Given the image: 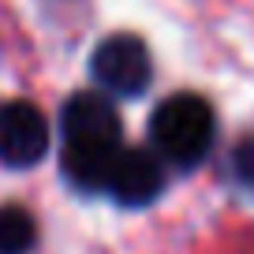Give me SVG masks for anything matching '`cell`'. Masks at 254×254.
Segmentation results:
<instances>
[{"mask_svg": "<svg viewBox=\"0 0 254 254\" xmlns=\"http://www.w3.org/2000/svg\"><path fill=\"white\" fill-rule=\"evenodd\" d=\"M49 153V124L38 105L4 101L0 105V161L8 168H30Z\"/></svg>", "mask_w": 254, "mask_h": 254, "instance_id": "3", "label": "cell"}, {"mask_svg": "<svg viewBox=\"0 0 254 254\" xmlns=\"http://www.w3.org/2000/svg\"><path fill=\"white\" fill-rule=\"evenodd\" d=\"M105 190L120 206L142 209L150 202H157V194L165 190V165L150 150H116V161H112Z\"/></svg>", "mask_w": 254, "mask_h": 254, "instance_id": "4", "label": "cell"}, {"mask_svg": "<svg viewBox=\"0 0 254 254\" xmlns=\"http://www.w3.org/2000/svg\"><path fill=\"white\" fill-rule=\"evenodd\" d=\"M217 135V120L206 97L198 94H172L153 109L150 138L161 161L176 168H194L209 153Z\"/></svg>", "mask_w": 254, "mask_h": 254, "instance_id": "1", "label": "cell"}, {"mask_svg": "<svg viewBox=\"0 0 254 254\" xmlns=\"http://www.w3.org/2000/svg\"><path fill=\"white\" fill-rule=\"evenodd\" d=\"M90 71L101 82L109 94L120 97H135L150 86L153 64H150V49L142 38L135 34H109L101 45L94 49V60H90Z\"/></svg>", "mask_w": 254, "mask_h": 254, "instance_id": "2", "label": "cell"}, {"mask_svg": "<svg viewBox=\"0 0 254 254\" xmlns=\"http://www.w3.org/2000/svg\"><path fill=\"white\" fill-rule=\"evenodd\" d=\"M60 131L64 142H120V116L105 94L82 90L64 101Z\"/></svg>", "mask_w": 254, "mask_h": 254, "instance_id": "5", "label": "cell"}, {"mask_svg": "<svg viewBox=\"0 0 254 254\" xmlns=\"http://www.w3.org/2000/svg\"><path fill=\"white\" fill-rule=\"evenodd\" d=\"M232 172H236L239 183L254 187V138H243V142L232 150Z\"/></svg>", "mask_w": 254, "mask_h": 254, "instance_id": "8", "label": "cell"}, {"mask_svg": "<svg viewBox=\"0 0 254 254\" xmlns=\"http://www.w3.org/2000/svg\"><path fill=\"white\" fill-rule=\"evenodd\" d=\"M120 142H64L60 168L79 190H105Z\"/></svg>", "mask_w": 254, "mask_h": 254, "instance_id": "6", "label": "cell"}, {"mask_svg": "<svg viewBox=\"0 0 254 254\" xmlns=\"http://www.w3.org/2000/svg\"><path fill=\"white\" fill-rule=\"evenodd\" d=\"M38 224L23 206H0V254H30Z\"/></svg>", "mask_w": 254, "mask_h": 254, "instance_id": "7", "label": "cell"}]
</instances>
